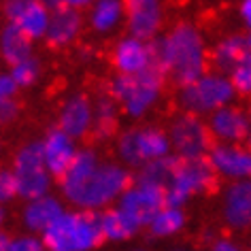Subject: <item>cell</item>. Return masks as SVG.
I'll list each match as a JSON object with an SVG mask.
<instances>
[{"label": "cell", "instance_id": "1", "mask_svg": "<svg viewBox=\"0 0 251 251\" xmlns=\"http://www.w3.org/2000/svg\"><path fill=\"white\" fill-rule=\"evenodd\" d=\"M130 185V175L124 166L102 162L100 164L96 151L83 149L77 151L73 164L62 177V192L79 209L96 211L104 209L122 196Z\"/></svg>", "mask_w": 251, "mask_h": 251}, {"label": "cell", "instance_id": "2", "mask_svg": "<svg viewBox=\"0 0 251 251\" xmlns=\"http://www.w3.org/2000/svg\"><path fill=\"white\" fill-rule=\"evenodd\" d=\"M155 64L164 73H171L179 85L196 81L204 73L206 53L202 36L192 24H179L164 39L153 43Z\"/></svg>", "mask_w": 251, "mask_h": 251}, {"label": "cell", "instance_id": "3", "mask_svg": "<svg viewBox=\"0 0 251 251\" xmlns=\"http://www.w3.org/2000/svg\"><path fill=\"white\" fill-rule=\"evenodd\" d=\"M102 243L100 215L96 211L62 213L43 230V245L51 251H87Z\"/></svg>", "mask_w": 251, "mask_h": 251}, {"label": "cell", "instance_id": "4", "mask_svg": "<svg viewBox=\"0 0 251 251\" xmlns=\"http://www.w3.org/2000/svg\"><path fill=\"white\" fill-rule=\"evenodd\" d=\"M164 75L166 73L158 64L134 75L119 73L111 83V96L115 102H122L130 117H143L158 102Z\"/></svg>", "mask_w": 251, "mask_h": 251}, {"label": "cell", "instance_id": "5", "mask_svg": "<svg viewBox=\"0 0 251 251\" xmlns=\"http://www.w3.org/2000/svg\"><path fill=\"white\" fill-rule=\"evenodd\" d=\"M234 85L228 77L219 73H202L196 81L187 85H181L179 102L187 113L204 115V113L217 111L219 106H226L234 98Z\"/></svg>", "mask_w": 251, "mask_h": 251}, {"label": "cell", "instance_id": "6", "mask_svg": "<svg viewBox=\"0 0 251 251\" xmlns=\"http://www.w3.org/2000/svg\"><path fill=\"white\" fill-rule=\"evenodd\" d=\"M213 179H215V171L209 164V160H181L164 187V202L168 206L181 209L192 196L209 190Z\"/></svg>", "mask_w": 251, "mask_h": 251}, {"label": "cell", "instance_id": "7", "mask_svg": "<svg viewBox=\"0 0 251 251\" xmlns=\"http://www.w3.org/2000/svg\"><path fill=\"white\" fill-rule=\"evenodd\" d=\"M171 139L158 128H139L128 130L119 136L117 153L122 162L130 166H143L149 160L162 158L171 153Z\"/></svg>", "mask_w": 251, "mask_h": 251}, {"label": "cell", "instance_id": "8", "mask_svg": "<svg viewBox=\"0 0 251 251\" xmlns=\"http://www.w3.org/2000/svg\"><path fill=\"white\" fill-rule=\"evenodd\" d=\"M171 147L181 160H200L206 158L211 151V130L200 122L198 115L185 113L177 117L171 126Z\"/></svg>", "mask_w": 251, "mask_h": 251}, {"label": "cell", "instance_id": "9", "mask_svg": "<svg viewBox=\"0 0 251 251\" xmlns=\"http://www.w3.org/2000/svg\"><path fill=\"white\" fill-rule=\"evenodd\" d=\"M117 200H119V204H117L119 209L124 213H128L141 228L143 226H149L151 217L166 204L164 187L143 183V181H136V185H128Z\"/></svg>", "mask_w": 251, "mask_h": 251}, {"label": "cell", "instance_id": "10", "mask_svg": "<svg viewBox=\"0 0 251 251\" xmlns=\"http://www.w3.org/2000/svg\"><path fill=\"white\" fill-rule=\"evenodd\" d=\"M4 13L9 22L22 28L30 39H45L51 9L39 0H7Z\"/></svg>", "mask_w": 251, "mask_h": 251}, {"label": "cell", "instance_id": "11", "mask_svg": "<svg viewBox=\"0 0 251 251\" xmlns=\"http://www.w3.org/2000/svg\"><path fill=\"white\" fill-rule=\"evenodd\" d=\"M206 158L213 171L226 179H251V149H243L234 143H222L211 147Z\"/></svg>", "mask_w": 251, "mask_h": 251}, {"label": "cell", "instance_id": "12", "mask_svg": "<svg viewBox=\"0 0 251 251\" xmlns=\"http://www.w3.org/2000/svg\"><path fill=\"white\" fill-rule=\"evenodd\" d=\"M113 62H115L117 71L126 75H134L141 71L155 66V51L153 43L143 41L139 36L130 34L128 39L119 41L115 51H113Z\"/></svg>", "mask_w": 251, "mask_h": 251}, {"label": "cell", "instance_id": "13", "mask_svg": "<svg viewBox=\"0 0 251 251\" xmlns=\"http://www.w3.org/2000/svg\"><path fill=\"white\" fill-rule=\"evenodd\" d=\"M126 13H128V30L132 36L151 41L158 34L162 24L160 0H128Z\"/></svg>", "mask_w": 251, "mask_h": 251}, {"label": "cell", "instance_id": "14", "mask_svg": "<svg viewBox=\"0 0 251 251\" xmlns=\"http://www.w3.org/2000/svg\"><path fill=\"white\" fill-rule=\"evenodd\" d=\"M251 124H249V115L243 113L236 106H219L217 111L211 113L209 119V130L211 136H215L222 143H238L243 139H247Z\"/></svg>", "mask_w": 251, "mask_h": 251}, {"label": "cell", "instance_id": "15", "mask_svg": "<svg viewBox=\"0 0 251 251\" xmlns=\"http://www.w3.org/2000/svg\"><path fill=\"white\" fill-rule=\"evenodd\" d=\"M224 219L234 230H245L251 226V179L232 181V185L226 190Z\"/></svg>", "mask_w": 251, "mask_h": 251}, {"label": "cell", "instance_id": "16", "mask_svg": "<svg viewBox=\"0 0 251 251\" xmlns=\"http://www.w3.org/2000/svg\"><path fill=\"white\" fill-rule=\"evenodd\" d=\"M75 155H77V147H75V139L71 134H66L62 128L47 134L45 143H43V158H45V168L51 177H64Z\"/></svg>", "mask_w": 251, "mask_h": 251}, {"label": "cell", "instance_id": "17", "mask_svg": "<svg viewBox=\"0 0 251 251\" xmlns=\"http://www.w3.org/2000/svg\"><path fill=\"white\" fill-rule=\"evenodd\" d=\"M81 32V15L79 9H73L68 4H60V7L51 9V17H49V26L45 32V39L51 47H66L73 43Z\"/></svg>", "mask_w": 251, "mask_h": 251}, {"label": "cell", "instance_id": "18", "mask_svg": "<svg viewBox=\"0 0 251 251\" xmlns=\"http://www.w3.org/2000/svg\"><path fill=\"white\" fill-rule=\"evenodd\" d=\"M94 106L85 96H73L66 100L60 113V128L73 139H81L92 130Z\"/></svg>", "mask_w": 251, "mask_h": 251}, {"label": "cell", "instance_id": "19", "mask_svg": "<svg viewBox=\"0 0 251 251\" xmlns=\"http://www.w3.org/2000/svg\"><path fill=\"white\" fill-rule=\"evenodd\" d=\"M62 213H64V206H62L60 200L45 194V196L32 198L28 202L26 211H24V224L32 232H41L43 234V230L47 226H51Z\"/></svg>", "mask_w": 251, "mask_h": 251}, {"label": "cell", "instance_id": "20", "mask_svg": "<svg viewBox=\"0 0 251 251\" xmlns=\"http://www.w3.org/2000/svg\"><path fill=\"white\" fill-rule=\"evenodd\" d=\"M0 55L7 64H15L28 58L32 55V39L15 24H7L0 32Z\"/></svg>", "mask_w": 251, "mask_h": 251}, {"label": "cell", "instance_id": "21", "mask_svg": "<svg viewBox=\"0 0 251 251\" xmlns=\"http://www.w3.org/2000/svg\"><path fill=\"white\" fill-rule=\"evenodd\" d=\"M141 226L122 209H109L100 213V230L104 241H128L139 232Z\"/></svg>", "mask_w": 251, "mask_h": 251}, {"label": "cell", "instance_id": "22", "mask_svg": "<svg viewBox=\"0 0 251 251\" xmlns=\"http://www.w3.org/2000/svg\"><path fill=\"white\" fill-rule=\"evenodd\" d=\"M179 162H181V158L177 153H166V155H162V158L149 160L141 166V175L136 181L166 187V183L171 181L173 173H175V168L179 166Z\"/></svg>", "mask_w": 251, "mask_h": 251}, {"label": "cell", "instance_id": "23", "mask_svg": "<svg viewBox=\"0 0 251 251\" xmlns=\"http://www.w3.org/2000/svg\"><path fill=\"white\" fill-rule=\"evenodd\" d=\"M124 17V2L122 0H96L92 4L90 24L96 32H111L119 26Z\"/></svg>", "mask_w": 251, "mask_h": 251}, {"label": "cell", "instance_id": "24", "mask_svg": "<svg viewBox=\"0 0 251 251\" xmlns=\"http://www.w3.org/2000/svg\"><path fill=\"white\" fill-rule=\"evenodd\" d=\"M247 51H249L247 39H243V36H228V39H224L215 47L213 62H215V66L222 68V71H232V68L247 55Z\"/></svg>", "mask_w": 251, "mask_h": 251}, {"label": "cell", "instance_id": "25", "mask_svg": "<svg viewBox=\"0 0 251 251\" xmlns=\"http://www.w3.org/2000/svg\"><path fill=\"white\" fill-rule=\"evenodd\" d=\"M185 224V215L179 206H168L164 204L162 209L155 213L149 222V230H151L153 236L158 238H166V236H173L183 228Z\"/></svg>", "mask_w": 251, "mask_h": 251}, {"label": "cell", "instance_id": "26", "mask_svg": "<svg viewBox=\"0 0 251 251\" xmlns=\"http://www.w3.org/2000/svg\"><path fill=\"white\" fill-rule=\"evenodd\" d=\"M117 126V104L115 98H100L96 106H94V132L100 139H106V136L113 134Z\"/></svg>", "mask_w": 251, "mask_h": 251}, {"label": "cell", "instance_id": "27", "mask_svg": "<svg viewBox=\"0 0 251 251\" xmlns=\"http://www.w3.org/2000/svg\"><path fill=\"white\" fill-rule=\"evenodd\" d=\"M17 177V192H20L22 198L32 200L39 196H45L49 194V187H51V175L45 171H36V173H26V175H15Z\"/></svg>", "mask_w": 251, "mask_h": 251}, {"label": "cell", "instance_id": "28", "mask_svg": "<svg viewBox=\"0 0 251 251\" xmlns=\"http://www.w3.org/2000/svg\"><path fill=\"white\" fill-rule=\"evenodd\" d=\"M45 171V158H43V143H30L17 153L13 173L15 175H26V173H36Z\"/></svg>", "mask_w": 251, "mask_h": 251}, {"label": "cell", "instance_id": "29", "mask_svg": "<svg viewBox=\"0 0 251 251\" xmlns=\"http://www.w3.org/2000/svg\"><path fill=\"white\" fill-rule=\"evenodd\" d=\"M39 73H41V64L34 55H28V58L11 64V77L15 79V83L20 87L32 85L34 81L39 79Z\"/></svg>", "mask_w": 251, "mask_h": 251}, {"label": "cell", "instance_id": "30", "mask_svg": "<svg viewBox=\"0 0 251 251\" xmlns=\"http://www.w3.org/2000/svg\"><path fill=\"white\" fill-rule=\"evenodd\" d=\"M230 81L238 94H245V96L251 94V49L247 51V55L232 68Z\"/></svg>", "mask_w": 251, "mask_h": 251}, {"label": "cell", "instance_id": "31", "mask_svg": "<svg viewBox=\"0 0 251 251\" xmlns=\"http://www.w3.org/2000/svg\"><path fill=\"white\" fill-rule=\"evenodd\" d=\"M15 196H20L15 173L2 171L0 173V202H9V200H13Z\"/></svg>", "mask_w": 251, "mask_h": 251}, {"label": "cell", "instance_id": "32", "mask_svg": "<svg viewBox=\"0 0 251 251\" xmlns=\"http://www.w3.org/2000/svg\"><path fill=\"white\" fill-rule=\"evenodd\" d=\"M45 249V245H43V238L34 236H24V238H17V241H11L9 245V251H41Z\"/></svg>", "mask_w": 251, "mask_h": 251}, {"label": "cell", "instance_id": "33", "mask_svg": "<svg viewBox=\"0 0 251 251\" xmlns=\"http://www.w3.org/2000/svg\"><path fill=\"white\" fill-rule=\"evenodd\" d=\"M15 115H17V104L13 102V98H2L0 100V124L13 122Z\"/></svg>", "mask_w": 251, "mask_h": 251}, {"label": "cell", "instance_id": "34", "mask_svg": "<svg viewBox=\"0 0 251 251\" xmlns=\"http://www.w3.org/2000/svg\"><path fill=\"white\" fill-rule=\"evenodd\" d=\"M17 85L15 79L11 77V73H2L0 75V100L2 98H13V94L17 92Z\"/></svg>", "mask_w": 251, "mask_h": 251}, {"label": "cell", "instance_id": "35", "mask_svg": "<svg viewBox=\"0 0 251 251\" xmlns=\"http://www.w3.org/2000/svg\"><path fill=\"white\" fill-rule=\"evenodd\" d=\"M241 15H243V22L247 24V28L251 30V0H245V2H243Z\"/></svg>", "mask_w": 251, "mask_h": 251}, {"label": "cell", "instance_id": "36", "mask_svg": "<svg viewBox=\"0 0 251 251\" xmlns=\"http://www.w3.org/2000/svg\"><path fill=\"white\" fill-rule=\"evenodd\" d=\"M213 249L215 251H236L238 247L232 241H217V243H213Z\"/></svg>", "mask_w": 251, "mask_h": 251}, {"label": "cell", "instance_id": "37", "mask_svg": "<svg viewBox=\"0 0 251 251\" xmlns=\"http://www.w3.org/2000/svg\"><path fill=\"white\" fill-rule=\"evenodd\" d=\"M96 2V0H64V4L73 9H85V7H92V4Z\"/></svg>", "mask_w": 251, "mask_h": 251}, {"label": "cell", "instance_id": "38", "mask_svg": "<svg viewBox=\"0 0 251 251\" xmlns=\"http://www.w3.org/2000/svg\"><path fill=\"white\" fill-rule=\"evenodd\" d=\"M9 245H11V238L4 232H0V251H9Z\"/></svg>", "mask_w": 251, "mask_h": 251}, {"label": "cell", "instance_id": "39", "mask_svg": "<svg viewBox=\"0 0 251 251\" xmlns=\"http://www.w3.org/2000/svg\"><path fill=\"white\" fill-rule=\"evenodd\" d=\"M39 2H43L49 9H55V7H60V4H64V0H39Z\"/></svg>", "mask_w": 251, "mask_h": 251}, {"label": "cell", "instance_id": "40", "mask_svg": "<svg viewBox=\"0 0 251 251\" xmlns=\"http://www.w3.org/2000/svg\"><path fill=\"white\" fill-rule=\"evenodd\" d=\"M247 143H249V149H251V128H249V132H247Z\"/></svg>", "mask_w": 251, "mask_h": 251}, {"label": "cell", "instance_id": "41", "mask_svg": "<svg viewBox=\"0 0 251 251\" xmlns=\"http://www.w3.org/2000/svg\"><path fill=\"white\" fill-rule=\"evenodd\" d=\"M247 45H249V49H251V34H249V39H247Z\"/></svg>", "mask_w": 251, "mask_h": 251}, {"label": "cell", "instance_id": "42", "mask_svg": "<svg viewBox=\"0 0 251 251\" xmlns=\"http://www.w3.org/2000/svg\"><path fill=\"white\" fill-rule=\"evenodd\" d=\"M2 217H4V215H2V211H0V224H2Z\"/></svg>", "mask_w": 251, "mask_h": 251}]
</instances>
